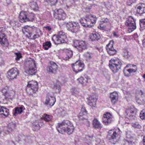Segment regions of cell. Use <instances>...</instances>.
Wrapping results in <instances>:
<instances>
[{"label":"cell","mask_w":145,"mask_h":145,"mask_svg":"<svg viewBox=\"0 0 145 145\" xmlns=\"http://www.w3.org/2000/svg\"><path fill=\"white\" fill-rule=\"evenodd\" d=\"M15 95L14 90L9 87H6L0 90V103L6 104L12 100Z\"/></svg>","instance_id":"6da1fadb"},{"label":"cell","mask_w":145,"mask_h":145,"mask_svg":"<svg viewBox=\"0 0 145 145\" xmlns=\"http://www.w3.org/2000/svg\"><path fill=\"white\" fill-rule=\"evenodd\" d=\"M22 31L25 35L30 39H35L42 35L41 31L37 27L35 26H24L22 28Z\"/></svg>","instance_id":"7a4b0ae2"},{"label":"cell","mask_w":145,"mask_h":145,"mask_svg":"<svg viewBox=\"0 0 145 145\" xmlns=\"http://www.w3.org/2000/svg\"><path fill=\"white\" fill-rule=\"evenodd\" d=\"M58 132L61 134H72L74 130V127L70 121L65 120L60 123H59L57 126Z\"/></svg>","instance_id":"3957f363"},{"label":"cell","mask_w":145,"mask_h":145,"mask_svg":"<svg viewBox=\"0 0 145 145\" xmlns=\"http://www.w3.org/2000/svg\"><path fill=\"white\" fill-rule=\"evenodd\" d=\"M24 70L26 74L29 75H35L37 72V66L33 59L29 58L25 60L24 65Z\"/></svg>","instance_id":"277c9868"},{"label":"cell","mask_w":145,"mask_h":145,"mask_svg":"<svg viewBox=\"0 0 145 145\" xmlns=\"http://www.w3.org/2000/svg\"><path fill=\"white\" fill-rule=\"evenodd\" d=\"M121 130L118 128H115L108 132L107 138L111 144H115L120 140L121 137Z\"/></svg>","instance_id":"5b68a950"},{"label":"cell","mask_w":145,"mask_h":145,"mask_svg":"<svg viewBox=\"0 0 145 145\" xmlns=\"http://www.w3.org/2000/svg\"><path fill=\"white\" fill-rule=\"evenodd\" d=\"M97 19L96 16L95 15L88 14L82 18L80 19V22L84 27L90 28L95 24Z\"/></svg>","instance_id":"8992f818"},{"label":"cell","mask_w":145,"mask_h":145,"mask_svg":"<svg viewBox=\"0 0 145 145\" xmlns=\"http://www.w3.org/2000/svg\"><path fill=\"white\" fill-rule=\"evenodd\" d=\"M35 15L33 13L26 11H22L19 16V20L22 23L28 21H33L35 19Z\"/></svg>","instance_id":"52a82bcc"},{"label":"cell","mask_w":145,"mask_h":145,"mask_svg":"<svg viewBox=\"0 0 145 145\" xmlns=\"http://www.w3.org/2000/svg\"><path fill=\"white\" fill-rule=\"evenodd\" d=\"M52 40L55 44H59L68 42V38L66 34L61 31L53 35Z\"/></svg>","instance_id":"ba28073f"},{"label":"cell","mask_w":145,"mask_h":145,"mask_svg":"<svg viewBox=\"0 0 145 145\" xmlns=\"http://www.w3.org/2000/svg\"><path fill=\"white\" fill-rule=\"evenodd\" d=\"M122 66L121 60L118 58H113L110 60L109 62V67L113 73L117 72Z\"/></svg>","instance_id":"9c48e42d"},{"label":"cell","mask_w":145,"mask_h":145,"mask_svg":"<svg viewBox=\"0 0 145 145\" xmlns=\"http://www.w3.org/2000/svg\"><path fill=\"white\" fill-rule=\"evenodd\" d=\"M38 84L35 81H30L26 87V92L29 95H31L36 93L38 90Z\"/></svg>","instance_id":"30bf717a"},{"label":"cell","mask_w":145,"mask_h":145,"mask_svg":"<svg viewBox=\"0 0 145 145\" xmlns=\"http://www.w3.org/2000/svg\"><path fill=\"white\" fill-rule=\"evenodd\" d=\"M125 25L127 27L128 32H131L136 29V26L135 20L133 17L129 16L126 20Z\"/></svg>","instance_id":"8fae6325"},{"label":"cell","mask_w":145,"mask_h":145,"mask_svg":"<svg viewBox=\"0 0 145 145\" xmlns=\"http://www.w3.org/2000/svg\"><path fill=\"white\" fill-rule=\"evenodd\" d=\"M137 67L136 65L134 64H128L124 68L123 70V73L126 76H130L132 74L137 72Z\"/></svg>","instance_id":"7c38bea8"},{"label":"cell","mask_w":145,"mask_h":145,"mask_svg":"<svg viewBox=\"0 0 145 145\" xmlns=\"http://www.w3.org/2000/svg\"><path fill=\"white\" fill-rule=\"evenodd\" d=\"M111 24L109 20L106 18L103 19L101 20L98 28L101 30L108 31L111 29Z\"/></svg>","instance_id":"4fadbf2b"},{"label":"cell","mask_w":145,"mask_h":145,"mask_svg":"<svg viewBox=\"0 0 145 145\" xmlns=\"http://www.w3.org/2000/svg\"><path fill=\"white\" fill-rule=\"evenodd\" d=\"M137 113V110L134 106L129 107L126 111V116L129 120H133L135 118Z\"/></svg>","instance_id":"5bb4252c"},{"label":"cell","mask_w":145,"mask_h":145,"mask_svg":"<svg viewBox=\"0 0 145 145\" xmlns=\"http://www.w3.org/2000/svg\"><path fill=\"white\" fill-rule=\"evenodd\" d=\"M59 57L65 60H68L72 57V52L70 49H65L59 52Z\"/></svg>","instance_id":"9a60e30c"},{"label":"cell","mask_w":145,"mask_h":145,"mask_svg":"<svg viewBox=\"0 0 145 145\" xmlns=\"http://www.w3.org/2000/svg\"><path fill=\"white\" fill-rule=\"evenodd\" d=\"M67 29L70 31L74 33L78 32L80 29V26L78 23L76 22H70L67 24Z\"/></svg>","instance_id":"2e32d148"},{"label":"cell","mask_w":145,"mask_h":145,"mask_svg":"<svg viewBox=\"0 0 145 145\" xmlns=\"http://www.w3.org/2000/svg\"><path fill=\"white\" fill-rule=\"evenodd\" d=\"M73 45L80 52H82L87 48V45L85 42L79 40H74Z\"/></svg>","instance_id":"e0dca14e"},{"label":"cell","mask_w":145,"mask_h":145,"mask_svg":"<svg viewBox=\"0 0 145 145\" xmlns=\"http://www.w3.org/2000/svg\"><path fill=\"white\" fill-rule=\"evenodd\" d=\"M54 18L59 20H64L66 18V14L65 12L62 9H57L54 12Z\"/></svg>","instance_id":"ac0fdd59"},{"label":"cell","mask_w":145,"mask_h":145,"mask_svg":"<svg viewBox=\"0 0 145 145\" xmlns=\"http://www.w3.org/2000/svg\"><path fill=\"white\" fill-rule=\"evenodd\" d=\"M135 141V136L133 133L129 132L126 135L123 145H133Z\"/></svg>","instance_id":"d6986e66"},{"label":"cell","mask_w":145,"mask_h":145,"mask_svg":"<svg viewBox=\"0 0 145 145\" xmlns=\"http://www.w3.org/2000/svg\"><path fill=\"white\" fill-rule=\"evenodd\" d=\"M56 101L55 96L52 94L48 93L47 94L45 100V104L49 107H52L54 105Z\"/></svg>","instance_id":"ffe728a7"},{"label":"cell","mask_w":145,"mask_h":145,"mask_svg":"<svg viewBox=\"0 0 145 145\" xmlns=\"http://www.w3.org/2000/svg\"><path fill=\"white\" fill-rule=\"evenodd\" d=\"M136 101L140 104H144L145 103V94L142 90H138L136 91Z\"/></svg>","instance_id":"44dd1931"},{"label":"cell","mask_w":145,"mask_h":145,"mask_svg":"<svg viewBox=\"0 0 145 145\" xmlns=\"http://www.w3.org/2000/svg\"><path fill=\"white\" fill-rule=\"evenodd\" d=\"M84 64L82 60H79L72 65V69L75 72H78L83 70Z\"/></svg>","instance_id":"7402d4cb"},{"label":"cell","mask_w":145,"mask_h":145,"mask_svg":"<svg viewBox=\"0 0 145 145\" xmlns=\"http://www.w3.org/2000/svg\"><path fill=\"white\" fill-rule=\"evenodd\" d=\"M97 100H98V95L96 94H92L91 95H89L88 98V104L91 107H95Z\"/></svg>","instance_id":"603a6c76"},{"label":"cell","mask_w":145,"mask_h":145,"mask_svg":"<svg viewBox=\"0 0 145 145\" xmlns=\"http://www.w3.org/2000/svg\"><path fill=\"white\" fill-rule=\"evenodd\" d=\"M19 74V71L16 68H13L9 70L7 73V77L9 80L15 79Z\"/></svg>","instance_id":"cb8c5ba5"},{"label":"cell","mask_w":145,"mask_h":145,"mask_svg":"<svg viewBox=\"0 0 145 145\" xmlns=\"http://www.w3.org/2000/svg\"><path fill=\"white\" fill-rule=\"evenodd\" d=\"M113 120L112 115L110 112L105 113L103 115L102 121L105 125H108L111 123Z\"/></svg>","instance_id":"d4e9b609"},{"label":"cell","mask_w":145,"mask_h":145,"mask_svg":"<svg viewBox=\"0 0 145 145\" xmlns=\"http://www.w3.org/2000/svg\"><path fill=\"white\" fill-rule=\"evenodd\" d=\"M113 45H114V41L112 40L106 46V51L109 55H114L117 53V51L116 49H114Z\"/></svg>","instance_id":"484cf974"},{"label":"cell","mask_w":145,"mask_h":145,"mask_svg":"<svg viewBox=\"0 0 145 145\" xmlns=\"http://www.w3.org/2000/svg\"><path fill=\"white\" fill-rule=\"evenodd\" d=\"M58 66L53 61H50L47 67V70L51 73H55L57 72Z\"/></svg>","instance_id":"4316f807"},{"label":"cell","mask_w":145,"mask_h":145,"mask_svg":"<svg viewBox=\"0 0 145 145\" xmlns=\"http://www.w3.org/2000/svg\"><path fill=\"white\" fill-rule=\"evenodd\" d=\"M44 125V123L40 121H36L32 123V128L35 131H38L40 130Z\"/></svg>","instance_id":"83f0119b"},{"label":"cell","mask_w":145,"mask_h":145,"mask_svg":"<svg viewBox=\"0 0 145 145\" xmlns=\"http://www.w3.org/2000/svg\"><path fill=\"white\" fill-rule=\"evenodd\" d=\"M0 44L4 47L8 46V41L7 36L4 34H0Z\"/></svg>","instance_id":"f1b7e54d"},{"label":"cell","mask_w":145,"mask_h":145,"mask_svg":"<svg viewBox=\"0 0 145 145\" xmlns=\"http://www.w3.org/2000/svg\"><path fill=\"white\" fill-rule=\"evenodd\" d=\"M136 12L139 14H143L145 13V4L140 3L138 4L135 7Z\"/></svg>","instance_id":"f546056e"},{"label":"cell","mask_w":145,"mask_h":145,"mask_svg":"<svg viewBox=\"0 0 145 145\" xmlns=\"http://www.w3.org/2000/svg\"><path fill=\"white\" fill-rule=\"evenodd\" d=\"M9 114L8 109L3 106H0V117H7Z\"/></svg>","instance_id":"4dcf8cb0"},{"label":"cell","mask_w":145,"mask_h":145,"mask_svg":"<svg viewBox=\"0 0 145 145\" xmlns=\"http://www.w3.org/2000/svg\"><path fill=\"white\" fill-rule=\"evenodd\" d=\"M88 115V112L85 109V107L83 106L81 109V112L78 115V118L80 120H84L86 119Z\"/></svg>","instance_id":"1f68e13d"},{"label":"cell","mask_w":145,"mask_h":145,"mask_svg":"<svg viewBox=\"0 0 145 145\" xmlns=\"http://www.w3.org/2000/svg\"><path fill=\"white\" fill-rule=\"evenodd\" d=\"M110 98L112 104H114L117 102L118 98V94L117 92H114L110 94Z\"/></svg>","instance_id":"d6a6232c"},{"label":"cell","mask_w":145,"mask_h":145,"mask_svg":"<svg viewBox=\"0 0 145 145\" xmlns=\"http://www.w3.org/2000/svg\"><path fill=\"white\" fill-rule=\"evenodd\" d=\"M99 34L97 32H93L91 33L89 36V39L92 41H96L100 39Z\"/></svg>","instance_id":"836d02e7"},{"label":"cell","mask_w":145,"mask_h":145,"mask_svg":"<svg viewBox=\"0 0 145 145\" xmlns=\"http://www.w3.org/2000/svg\"><path fill=\"white\" fill-rule=\"evenodd\" d=\"M93 127L95 129H99L101 128V125L97 119H94L93 122Z\"/></svg>","instance_id":"e575fe53"},{"label":"cell","mask_w":145,"mask_h":145,"mask_svg":"<svg viewBox=\"0 0 145 145\" xmlns=\"http://www.w3.org/2000/svg\"><path fill=\"white\" fill-rule=\"evenodd\" d=\"M78 81L79 82V83H81V84H83V85L86 84L88 81V77L86 76H85L81 77L80 78H78Z\"/></svg>","instance_id":"d590c367"},{"label":"cell","mask_w":145,"mask_h":145,"mask_svg":"<svg viewBox=\"0 0 145 145\" xmlns=\"http://www.w3.org/2000/svg\"><path fill=\"white\" fill-rule=\"evenodd\" d=\"M42 119L44 121H46V122H49L52 121V117L50 115L45 114L43 115Z\"/></svg>","instance_id":"8d00e7d4"},{"label":"cell","mask_w":145,"mask_h":145,"mask_svg":"<svg viewBox=\"0 0 145 145\" xmlns=\"http://www.w3.org/2000/svg\"><path fill=\"white\" fill-rule=\"evenodd\" d=\"M23 110H24V108L23 107H17L15 108L14 112V115H16L21 114L23 112Z\"/></svg>","instance_id":"74e56055"},{"label":"cell","mask_w":145,"mask_h":145,"mask_svg":"<svg viewBox=\"0 0 145 145\" xmlns=\"http://www.w3.org/2000/svg\"><path fill=\"white\" fill-rule=\"evenodd\" d=\"M30 6L31 8L34 10V11H37L38 9V5L37 3L35 2H31L30 3Z\"/></svg>","instance_id":"f35d334b"},{"label":"cell","mask_w":145,"mask_h":145,"mask_svg":"<svg viewBox=\"0 0 145 145\" xmlns=\"http://www.w3.org/2000/svg\"><path fill=\"white\" fill-rule=\"evenodd\" d=\"M140 29L141 31L145 29V18L140 20Z\"/></svg>","instance_id":"ab89813d"},{"label":"cell","mask_w":145,"mask_h":145,"mask_svg":"<svg viewBox=\"0 0 145 145\" xmlns=\"http://www.w3.org/2000/svg\"><path fill=\"white\" fill-rule=\"evenodd\" d=\"M52 46V44L50 41H47L44 43L43 44V47L46 50L49 49Z\"/></svg>","instance_id":"60d3db41"},{"label":"cell","mask_w":145,"mask_h":145,"mask_svg":"<svg viewBox=\"0 0 145 145\" xmlns=\"http://www.w3.org/2000/svg\"><path fill=\"white\" fill-rule=\"evenodd\" d=\"M4 61L3 57V53L1 50H0V66L4 64Z\"/></svg>","instance_id":"b9f144b4"},{"label":"cell","mask_w":145,"mask_h":145,"mask_svg":"<svg viewBox=\"0 0 145 145\" xmlns=\"http://www.w3.org/2000/svg\"><path fill=\"white\" fill-rule=\"evenodd\" d=\"M140 117L142 120H145V109L141 111L140 115Z\"/></svg>","instance_id":"7bdbcfd3"},{"label":"cell","mask_w":145,"mask_h":145,"mask_svg":"<svg viewBox=\"0 0 145 145\" xmlns=\"http://www.w3.org/2000/svg\"><path fill=\"white\" fill-rule=\"evenodd\" d=\"M133 127H134L135 128H137V129H140L141 128V127H140V126L139 124H138V123H135V124H134L133 125Z\"/></svg>","instance_id":"ee69618b"},{"label":"cell","mask_w":145,"mask_h":145,"mask_svg":"<svg viewBox=\"0 0 145 145\" xmlns=\"http://www.w3.org/2000/svg\"><path fill=\"white\" fill-rule=\"evenodd\" d=\"M143 144L144 145H145V136L144 137V138H143Z\"/></svg>","instance_id":"f6af8a7d"},{"label":"cell","mask_w":145,"mask_h":145,"mask_svg":"<svg viewBox=\"0 0 145 145\" xmlns=\"http://www.w3.org/2000/svg\"><path fill=\"white\" fill-rule=\"evenodd\" d=\"M1 128H0V135H1Z\"/></svg>","instance_id":"bcb514c9"},{"label":"cell","mask_w":145,"mask_h":145,"mask_svg":"<svg viewBox=\"0 0 145 145\" xmlns=\"http://www.w3.org/2000/svg\"><path fill=\"white\" fill-rule=\"evenodd\" d=\"M0 145H1V143H0Z\"/></svg>","instance_id":"7dc6e473"}]
</instances>
